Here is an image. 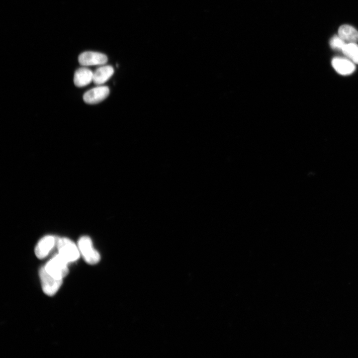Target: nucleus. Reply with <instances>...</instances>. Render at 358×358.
<instances>
[{"mask_svg": "<svg viewBox=\"0 0 358 358\" xmlns=\"http://www.w3.org/2000/svg\"><path fill=\"white\" fill-rule=\"evenodd\" d=\"M331 63L335 71L342 75H350L356 69L355 63L348 58L335 57L332 59Z\"/></svg>", "mask_w": 358, "mask_h": 358, "instance_id": "6e6552de", "label": "nucleus"}, {"mask_svg": "<svg viewBox=\"0 0 358 358\" xmlns=\"http://www.w3.org/2000/svg\"><path fill=\"white\" fill-rule=\"evenodd\" d=\"M39 274L42 290L48 296H53L56 293L61 287L63 279H57L46 272L44 267L41 268Z\"/></svg>", "mask_w": 358, "mask_h": 358, "instance_id": "20e7f679", "label": "nucleus"}, {"mask_svg": "<svg viewBox=\"0 0 358 358\" xmlns=\"http://www.w3.org/2000/svg\"><path fill=\"white\" fill-rule=\"evenodd\" d=\"M55 238L51 235L45 236L41 239L35 248L36 256L40 259L45 258L55 244Z\"/></svg>", "mask_w": 358, "mask_h": 358, "instance_id": "0eeeda50", "label": "nucleus"}, {"mask_svg": "<svg viewBox=\"0 0 358 358\" xmlns=\"http://www.w3.org/2000/svg\"><path fill=\"white\" fill-rule=\"evenodd\" d=\"M346 43L339 35H334L330 41L331 47L335 50L342 51Z\"/></svg>", "mask_w": 358, "mask_h": 358, "instance_id": "ddd939ff", "label": "nucleus"}, {"mask_svg": "<svg viewBox=\"0 0 358 358\" xmlns=\"http://www.w3.org/2000/svg\"><path fill=\"white\" fill-rule=\"evenodd\" d=\"M68 263L58 254L51 259L44 268L46 272L53 277L63 279L69 273Z\"/></svg>", "mask_w": 358, "mask_h": 358, "instance_id": "f257e3e1", "label": "nucleus"}, {"mask_svg": "<svg viewBox=\"0 0 358 358\" xmlns=\"http://www.w3.org/2000/svg\"><path fill=\"white\" fill-rule=\"evenodd\" d=\"M114 69L109 65L101 66L93 72L92 82L96 85L105 83L112 76Z\"/></svg>", "mask_w": 358, "mask_h": 358, "instance_id": "9d476101", "label": "nucleus"}, {"mask_svg": "<svg viewBox=\"0 0 358 358\" xmlns=\"http://www.w3.org/2000/svg\"><path fill=\"white\" fill-rule=\"evenodd\" d=\"M107 61V57L105 54L94 51L83 52L78 57L79 63L83 66L102 65Z\"/></svg>", "mask_w": 358, "mask_h": 358, "instance_id": "39448f33", "label": "nucleus"}, {"mask_svg": "<svg viewBox=\"0 0 358 358\" xmlns=\"http://www.w3.org/2000/svg\"><path fill=\"white\" fill-rule=\"evenodd\" d=\"M341 52L355 64H358V44L357 43H346Z\"/></svg>", "mask_w": 358, "mask_h": 358, "instance_id": "f8f14e48", "label": "nucleus"}, {"mask_svg": "<svg viewBox=\"0 0 358 358\" xmlns=\"http://www.w3.org/2000/svg\"><path fill=\"white\" fill-rule=\"evenodd\" d=\"M93 80V72L82 67L77 69L74 76V83L78 87H83L90 84Z\"/></svg>", "mask_w": 358, "mask_h": 358, "instance_id": "1a4fd4ad", "label": "nucleus"}, {"mask_svg": "<svg viewBox=\"0 0 358 358\" xmlns=\"http://www.w3.org/2000/svg\"><path fill=\"white\" fill-rule=\"evenodd\" d=\"M57 246L59 254L68 263L77 261L80 256L78 246L67 238L58 239Z\"/></svg>", "mask_w": 358, "mask_h": 358, "instance_id": "7ed1b4c3", "label": "nucleus"}, {"mask_svg": "<svg viewBox=\"0 0 358 358\" xmlns=\"http://www.w3.org/2000/svg\"><path fill=\"white\" fill-rule=\"evenodd\" d=\"M109 91L106 86H98L86 91L83 95V99L88 104H96L104 100Z\"/></svg>", "mask_w": 358, "mask_h": 358, "instance_id": "423d86ee", "label": "nucleus"}, {"mask_svg": "<svg viewBox=\"0 0 358 358\" xmlns=\"http://www.w3.org/2000/svg\"><path fill=\"white\" fill-rule=\"evenodd\" d=\"M80 254L86 263L90 265H95L100 259L99 253L94 249L90 238L87 236L81 237L78 242Z\"/></svg>", "mask_w": 358, "mask_h": 358, "instance_id": "f03ea898", "label": "nucleus"}, {"mask_svg": "<svg viewBox=\"0 0 358 358\" xmlns=\"http://www.w3.org/2000/svg\"><path fill=\"white\" fill-rule=\"evenodd\" d=\"M338 35L346 43L358 42V31L350 25H341L338 29Z\"/></svg>", "mask_w": 358, "mask_h": 358, "instance_id": "9b49d317", "label": "nucleus"}]
</instances>
